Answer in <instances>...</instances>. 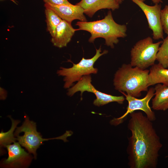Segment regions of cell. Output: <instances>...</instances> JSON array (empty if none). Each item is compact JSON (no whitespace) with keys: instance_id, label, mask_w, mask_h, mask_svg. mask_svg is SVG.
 I'll use <instances>...</instances> for the list:
<instances>
[{"instance_id":"obj_15","label":"cell","mask_w":168,"mask_h":168,"mask_svg":"<svg viewBox=\"0 0 168 168\" xmlns=\"http://www.w3.org/2000/svg\"><path fill=\"white\" fill-rule=\"evenodd\" d=\"M158 83L168 86V69L159 63L151 66L147 80L148 86Z\"/></svg>"},{"instance_id":"obj_12","label":"cell","mask_w":168,"mask_h":168,"mask_svg":"<svg viewBox=\"0 0 168 168\" xmlns=\"http://www.w3.org/2000/svg\"><path fill=\"white\" fill-rule=\"evenodd\" d=\"M76 4L81 7L84 13L90 17L100 10L107 9L114 11L119 7V4L115 0H81Z\"/></svg>"},{"instance_id":"obj_2","label":"cell","mask_w":168,"mask_h":168,"mask_svg":"<svg viewBox=\"0 0 168 168\" xmlns=\"http://www.w3.org/2000/svg\"><path fill=\"white\" fill-rule=\"evenodd\" d=\"M76 25L78 27L77 31L85 30L91 34L89 42L93 43L96 39L102 38L105 40V44L112 49L118 43L119 38H124L127 35L126 26L116 23L110 10L101 20L89 22L79 21Z\"/></svg>"},{"instance_id":"obj_14","label":"cell","mask_w":168,"mask_h":168,"mask_svg":"<svg viewBox=\"0 0 168 168\" xmlns=\"http://www.w3.org/2000/svg\"><path fill=\"white\" fill-rule=\"evenodd\" d=\"M154 97L152 100V108L154 110L165 111L168 109V86L158 83L155 86Z\"/></svg>"},{"instance_id":"obj_4","label":"cell","mask_w":168,"mask_h":168,"mask_svg":"<svg viewBox=\"0 0 168 168\" xmlns=\"http://www.w3.org/2000/svg\"><path fill=\"white\" fill-rule=\"evenodd\" d=\"M24 119L22 125L16 128L14 135L16 141L29 153L33 154L35 159L37 157L36 151L43 144V142L54 139H62L66 141V138L70 134L69 132H67L63 135L58 137L43 138L40 133L37 131L36 123L30 120L26 115H25Z\"/></svg>"},{"instance_id":"obj_7","label":"cell","mask_w":168,"mask_h":168,"mask_svg":"<svg viewBox=\"0 0 168 168\" xmlns=\"http://www.w3.org/2000/svg\"><path fill=\"white\" fill-rule=\"evenodd\" d=\"M91 77L90 75H85L82 77L77 82L68 90L67 95L72 96L75 93L80 91L81 96L85 91L92 92L95 95L96 99L93 102L95 105L100 106L109 103L116 102L123 104L125 98L123 96H116L102 92L97 90L92 84Z\"/></svg>"},{"instance_id":"obj_13","label":"cell","mask_w":168,"mask_h":168,"mask_svg":"<svg viewBox=\"0 0 168 168\" xmlns=\"http://www.w3.org/2000/svg\"><path fill=\"white\" fill-rule=\"evenodd\" d=\"M77 31V29L74 28L71 23L62 20L57 26L55 35L52 37L51 42L58 48L66 47Z\"/></svg>"},{"instance_id":"obj_22","label":"cell","mask_w":168,"mask_h":168,"mask_svg":"<svg viewBox=\"0 0 168 168\" xmlns=\"http://www.w3.org/2000/svg\"><path fill=\"white\" fill-rule=\"evenodd\" d=\"M119 4H121L124 0H115Z\"/></svg>"},{"instance_id":"obj_20","label":"cell","mask_w":168,"mask_h":168,"mask_svg":"<svg viewBox=\"0 0 168 168\" xmlns=\"http://www.w3.org/2000/svg\"><path fill=\"white\" fill-rule=\"evenodd\" d=\"M45 3L54 5L68 4L71 3L68 0H43Z\"/></svg>"},{"instance_id":"obj_10","label":"cell","mask_w":168,"mask_h":168,"mask_svg":"<svg viewBox=\"0 0 168 168\" xmlns=\"http://www.w3.org/2000/svg\"><path fill=\"white\" fill-rule=\"evenodd\" d=\"M131 0L137 5L144 13L147 19L149 28L152 31L153 39L155 40L164 39L163 30L161 19V3L151 6L140 0Z\"/></svg>"},{"instance_id":"obj_8","label":"cell","mask_w":168,"mask_h":168,"mask_svg":"<svg viewBox=\"0 0 168 168\" xmlns=\"http://www.w3.org/2000/svg\"><path fill=\"white\" fill-rule=\"evenodd\" d=\"M155 92L154 88H150L145 96L141 99H138L137 98L126 94L124 92H120L124 95L125 99L128 102V105L127 108V111L120 117L114 118L112 120L111 122V124L117 125L121 123L123 121L124 119L128 114L137 110L143 111L150 120L152 121H155L156 119L155 113L152 110L149 105V102L154 95Z\"/></svg>"},{"instance_id":"obj_9","label":"cell","mask_w":168,"mask_h":168,"mask_svg":"<svg viewBox=\"0 0 168 168\" xmlns=\"http://www.w3.org/2000/svg\"><path fill=\"white\" fill-rule=\"evenodd\" d=\"M18 142H15L6 146L8 156L0 163V167L5 168H27L33 158L29 153L26 152Z\"/></svg>"},{"instance_id":"obj_23","label":"cell","mask_w":168,"mask_h":168,"mask_svg":"<svg viewBox=\"0 0 168 168\" xmlns=\"http://www.w3.org/2000/svg\"><path fill=\"white\" fill-rule=\"evenodd\" d=\"M167 156V157H168V156Z\"/></svg>"},{"instance_id":"obj_5","label":"cell","mask_w":168,"mask_h":168,"mask_svg":"<svg viewBox=\"0 0 168 168\" xmlns=\"http://www.w3.org/2000/svg\"><path fill=\"white\" fill-rule=\"evenodd\" d=\"M101 51L100 46L99 49H96V53L92 58L86 59L83 57L78 63H73L71 68L60 67L57 73L58 76L64 77V87L70 88L74 82L78 81L84 76L97 74L98 69L94 68V63L101 56L108 53V51L106 50L102 53Z\"/></svg>"},{"instance_id":"obj_21","label":"cell","mask_w":168,"mask_h":168,"mask_svg":"<svg viewBox=\"0 0 168 168\" xmlns=\"http://www.w3.org/2000/svg\"><path fill=\"white\" fill-rule=\"evenodd\" d=\"M142 2H144L145 0H140ZM155 4L160 3L163 2L162 0H151Z\"/></svg>"},{"instance_id":"obj_6","label":"cell","mask_w":168,"mask_h":168,"mask_svg":"<svg viewBox=\"0 0 168 168\" xmlns=\"http://www.w3.org/2000/svg\"><path fill=\"white\" fill-rule=\"evenodd\" d=\"M162 42L161 41L153 43L152 39L150 36L138 41L130 51L131 65L142 70L153 65Z\"/></svg>"},{"instance_id":"obj_17","label":"cell","mask_w":168,"mask_h":168,"mask_svg":"<svg viewBox=\"0 0 168 168\" xmlns=\"http://www.w3.org/2000/svg\"><path fill=\"white\" fill-rule=\"evenodd\" d=\"M45 8L47 29L52 37L55 36L56 28L62 19L52 9Z\"/></svg>"},{"instance_id":"obj_3","label":"cell","mask_w":168,"mask_h":168,"mask_svg":"<svg viewBox=\"0 0 168 168\" xmlns=\"http://www.w3.org/2000/svg\"><path fill=\"white\" fill-rule=\"evenodd\" d=\"M149 70L133 67L130 63L123 64L116 72L113 79L115 89L136 98L142 91H147V80Z\"/></svg>"},{"instance_id":"obj_16","label":"cell","mask_w":168,"mask_h":168,"mask_svg":"<svg viewBox=\"0 0 168 168\" xmlns=\"http://www.w3.org/2000/svg\"><path fill=\"white\" fill-rule=\"evenodd\" d=\"M9 117L12 121L11 128L7 132H5L2 131L0 133V152L2 150V147H6L7 145L14 143L16 141L14 131L20 121L19 120L14 119L10 116H9Z\"/></svg>"},{"instance_id":"obj_19","label":"cell","mask_w":168,"mask_h":168,"mask_svg":"<svg viewBox=\"0 0 168 168\" xmlns=\"http://www.w3.org/2000/svg\"><path fill=\"white\" fill-rule=\"evenodd\" d=\"M161 19L163 32L168 35V5H166L161 9Z\"/></svg>"},{"instance_id":"obj_1","label":"cell","mask_w":168,"mask_h":168,"mask_svg":"<svg viewBox=\"0 0 168 168\" xmlns=\"http://www.w3.org/2000/svg\"><path fill=\"white\" fill-rule=\"evenodd\" d=\"M128 128L131 133L127 152L130 168H156L162 147L152 121L141 112L130 114Z\"/></svg>"},{"instance_id":"obj_11","label":"cell","mask_w":168,"mask_h":168,"mask_svg":"<svg viewBox=\"0 0 168 168\" xmlns=\"http://www.w3.org/2000/svg\"><path fill=\"white\" fill-rule=\"evenodd\" d=\"M45 7L53 10L63 20L71 23L75 20L81 21H86L83 9L80 6L71 3L68 4L54 5L47 3Z\"/></svg>"},{"instance_id":"obj_18","label":"cell","mask_w":168,"mask_h":168,"mask_svg":"<svg viewBox=\"0 0 168 168\" xmlns=\"http://www.w3.org/2000/svg\"><path fill=\"white\" fill-rule=\"evenodd\" d=\"M156 60L165 68H168V35L160 46Z\"/></svg>"}]
</instances>
